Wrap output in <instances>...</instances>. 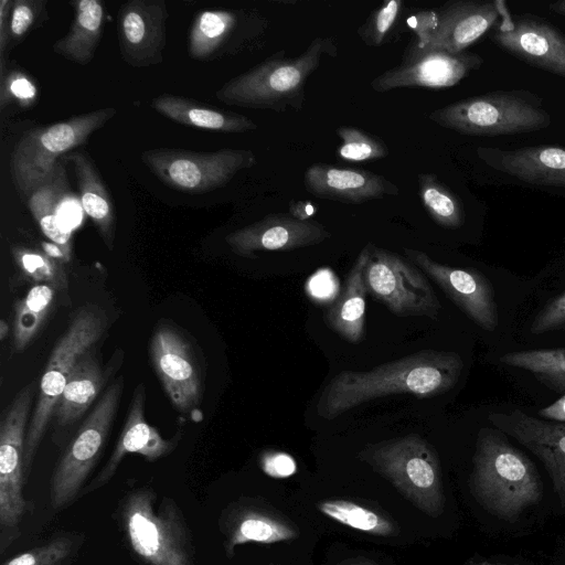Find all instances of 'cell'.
Segmentation results:
<instances>
[{
    "label": "cell",
    "mask_w": 565,
    "mask_h": 565,
    "mask_svg": "<svg viewBox=\"0 0 565 565\" xmlns=\"http://www.w3.org/2000/svg\"><path fill=\"white\" fill-rule=\"evenodd\" d=\"M462 369L463 361L456 352L423 350L370 371H341L322 390L316 411L321 418L332 420L379 397L441 395L458 383Z\"/></svg>",
    "instance_id": "1"
},
{
    "label": "cell",
    "mask_w": 565,
    "mask_h": 565,
    "mask_svg": "<svg viewBox=\"0 0 565 565\" xmlns=\"http://www.w3.org/2000/svg\"><path fill=\"white\" fill-rule=\"evenodd\" d=\"M470 487L478 502L501 519H514L543 495L534 463L497 430L478 434Z\"/></svg>",
    "instance_id": "2"
},
{
    "label": "cell",
    "mask_w": 565,
    "mask_h": 565,
    "mask_svg": "<svg viewBox=\"0 0 565 565\" xmlns=\"http://www.w3.org/2000/svg\"><path fill=\"white\" fill-rule=\"evenodd\" d=\"M324 54L335 55L330 39L316 38L297 57L277 52L249 71L231 78L215 96L223 104L253 109L299 110L305 102V86Z\"/></svg>",
    "instance_id": "3"
},
{
    "label": "cell",
    "mask_w": 565,
    "mask_h": 565,
    "mask_svg": "<svg viewBox=\"0 0 565 565\" xmlns=\"http://www.w3.org/2000/svg\"><path fill=\"white\" fill-rule=\"evenodd\" d=\"M125 535L147 565H195V548L185 516L169 497L143 487L126 494L120 507Z\"/></svg>",
    "instance_id": "4"
},
{
    "label": "cell",
    "mask_w": 565,
    "mask_h": 565,
    "mask_svg": "<svg viewBox=\"0 0 565 565\" xmlns=\"http://www.w3.org/2000/svg\"><path fill=\"white\" fill-rule=\"evenodd\" d=\"M358 457L424 513L434 518L443 513L445 495L438 454L422 436L408 434L370 444Z\"/></svg>",
    "instance_id": "5"
},
{
    "label": "cell",
    "mask_w": 565,
    "mask_h": 565,
    "mask_svg": "<svg viewBox=\"0 0 565 565\" xmlns=\"http://www.w3.org/2000/svg\"><path fill=\"white\" fill-rule=\"evenodd\" d=\"M107 323L103 310L85 306L77 310L55 344L41 377L36 405L28 427L23 457L25 479L76 362L100 339Z\"/></svg>",
    "instance_id": "6"
},
{
    "label": "cell",
    "mask_w": 565,
    "mask_h": 565,
    "mask_svg": "<svg viewBox=\"0 0 565 565\" xmlns=\"http://www.w3.org/2000/svg\"><path fill=\"white\" fill-rule=\"evenodd\" d=\"M117 110L96 109L25 131L13 147L10 171L17 190L25 199L55 172L65 153L84 145Z\"/></svg>",
    "instance_id": "7"
},
{
    "label": "cell",
    "mask_w": 565,
    "mask_h": 565,
    "mask_svg": "<svg viewBox=\"0 0 565 565\" xmlns=\"http://www.w3.org/2000/svg\"><path fill=\"white\" fill-rule=\"evenodd\" d=\"M437 125L471 136H499L535 131L551 117L541 99L524 90L493 92L449 104L431 111Z\"/></svg>",
    "instance_id": "8"
},
{
    "label": "cell",
    "mask_w": 565,
    "mask_h": 565,
    "mask_svg": "<svg viewBox=\"0 0 565 565\" xmlns=\"http://www.w3.org/2000/svg\"><path fill=\"white\" fill-rule=\"evenodd\" d=\"M122 377L115 381L98 399L65 448L50 483V504L55 511L71 505L106 445L122 393Z\"/></svg>",
    "instance_id": "9"
},
{
    "label": "cell",
    "mask_w": 565,
    "mask_h": 565,
    "mask_svg": "<svg viewBox=\"0 0 565 565\" xmlns=\"http://www.w3.org/2000/svg\"><path fill=\"white\" fill-rule=\"evenodd\" d=\"M140 159L166 185L191 194L223 188L256 162L252 150L232 148L209 152L156 148L145 150Z\"/></svg>",
    "instance_id": "10"
},
{
    "label": "cell",
    "mask_w": 565,
    "mask_h": 565,
    "mask_svg": "<svg viewBox=\"0 0 565 565\" xmlns=\"http://www.w3.org/2000/svg\"><path fill=\"white\" fill-rule=\"evenodd\" d=\"M363 276L367 294L397 317L437 319L440 302L428 277L407 257L369 243Z\"/></svg>",
    "instance_id": "11"
},
{
    "label": "cell",
    "mask_w": 565,
    "mask_h": 565,
    "mask_svg": "<svg viewBox=\"0 0 565 565\" xmlns=\"http://www.w3.org/2000/svg\"><path fill=\"white\" fill-rule=\"evenodd\" d=\"M501 22L491 34L499 47L514 57L565 78V35L533 15H511L501 9Z\"/></svg>",
    "instance_id": "12"
},
{
    "label": "cell",
    "mask_w": 565,
    "mask_h": 565,
    "mask_svg": "<svg viewBox=\"0 0 565 565\" xmlns=\"http://www.w3.org/2000/svg\"><path fill=\"white\" fill-rule=\"evenodd\" d=\"M150 360L173 407L192 412L202 396V382L194 352L186 339L167 324L158 327L150 341Z\"/></svg>",
    "instance_id": "13"
},
{
    "label": "cell",
    "mask_w": 565,
    "mask_h": 565,
    "mask_svg": "<svg viewBox=\"0 0 565 565\" xmlns=\"http://www.w3.org/2000/svg\"><path fill=\"white\" fill-rule=\"evenodd\" d=\"M404 253L475 323L488 331L497 329L499 315L494 291L480 271L440 264L418 249L404 248Z\"/></svg>",
    "instance_id": "14"
},
{
    "label": "cell",
    "mask_w": 565,
    "mask_h": 565,
    "mask_svg": "<svg viewBox=\"0 0 565 565\" xmlns=\"http://www.w3.org/2000/svg\"><path fill=\"white\" fill-rule=\"evenodd\" d=\"M164 0H129L118 10V42L122 60L132 67L162 63L167 44Z\"/></svg>",
    "instance_id": "15"
},
{
    "label": "cell",
    "mask_w": 565,
    "mask_h": 565,
    "mask_svg": "<svg viewBox=\"0 0 565 565\" xmlns=\"http://www.w3.org/2000/svg\"><path fill=\"white\" fill-rule=\"evenodd\" d=\"M489 422L534 454L545 466L565 505V423L539 419L520 409L490 413Z\"/></svg>",
    "instance_id": "16"
},
{
    "label": "cell",
    "mask_w": 565,
    "mask_h": 565,
    "mask_svg": "<svg viewBox=\"0 0 565 565\" xmlns=\"http://www.w3.org/2000/svg\"><path fill=\"white\" fill-rule=\"evenodd\" d=\"M481 64L482 58L471 52L427 51L382 73L371 82V86L380 93L405 87L447 88L458 84Z\"/></svg>",
    "instance_id": "17"
},
{
    "label": "cell",
    "mask_w": 565,
    "mask_h": 565,
    "mask_svg": "<svg viewBox=\"0 0 565 565\" xmlns=\"http://www.w3.org/2000/svg\"><path fill=\"white\" fill-rule=\"evenodd\" d=\"M331 236L324 225L300 221L286 213L268 214L225 237L231 249L243 257L257 252L291 250L320 244Z\"/></svg>",
    "instance_id": "18"
},
{
    "label": "cell",
    "mask_w": 565,
    "mask_h": 565,
    "mask_svg": "<svg viewBox=\"0 0 565 565\" xmlns=\"http://www.w3.org/2000/svg\"><path fill=\"white\" fill-rule=\"evenodd\" d=\"M225 554L232 558L238 545L249 542L271 544L294 540L298 527L286 516L256 499L241 498L230 503L218 518Z\"/></svg>",
    "instance_id": "19"
},
{
    "label": "cell",
    "mask_w": 565,
    "mask_h": 565,
    "mask_svg": "<svg viewBox=\"0 0 565 565\" xmlns=\"http://www.w3.org/2000/svg\"><path fill=\"white\" fill-rule=\"evenodd\" d=\"M146 390L142 383L135 388L126 423L117 445L98 475L85 486L81 495L88 494L114 477L118 466L128 454H138L148 461H156L172 452L179 444L181 433L164 439L145 418Z\"/></svg>",
    "instance_id": "20"
},
{
    "label": "cell",
    "mask_w": 565,
    "mask_h": 565,
    "mask_svg": "<svg viewBox=\"0 0 565 565\" xmlns=\"http://www.w3.org/2000/svg\"><path fill=\"white\" fill-rule=\"evenodd\" d=\"M303 183L305 189L316 198L350 204L398 194V188L381 174L327 163L310 166Z\"/></svg>",
    "instance_id": "21"
},
{
    "label": "cell",
    "mask_w": 565,
    "mask_h": 565,
    "mask_svg": "<svg viewBox=\"0 0 565 565\" xmlns=\"http://www.w3.org/2000/svg\"><path fill=\"white\" fill-rule=\"evenodd\" d=\"M503 2L458 0L446 3L438 9L439 25L425 52H465L501 18Z\"/></svg>",
    "instance_id": "22"
},
{
    "label": "cell",
    "mask_w": 565,
    "mask_h": 565,
    "mask_svg": "<svg viewBox=\"0 0 565 565\" xmlns=\"http://www.w3.org/2000/svg\"><path fill=\"white\" fill-rule=\"evenodd\" d=\"M477 153L491 168L521 181L565 188V148L563 147L535 146L512 150L479 147Z\"/></svg>",
    "instance_id": "23"
},
{
    "label": "cell",
    "mask_w": 565,
    "mask_h": 565,
    "mask_svg": "<svg viewBox=\"0 0 565 565\" xmlns=\"http://www.w3.org/2000/svg\"><path fill=\"white\" fill-rule=\"evenodd\" d=\"M95 348L76 362L54 412L53 441L63 445L74 425L97 397L103 385V373Z\"/></svg>",
    "instance_id": "24"
},
{
    "label": "cell",
    "mask_w": 565,
    "mask_h": 565,
    "mask_svg": "<svg viewBox=\"0 0 565 565\" xmlns=\"http://www.w3.org/2000/svg\"><path fill=\"white\" fill-rule=\"evenodd\" d=\"M242 12L234 10H204L191 24L188 52L191 58L211 61L233 52L242 35Z\"/></svg>",
    "instance_id": "25"
},
{
    "label": "cell",
    "mask_w": 565,
    "mask_h": 565,
    "mask_svg": "<svg viewBox=\"0 0 565 565\" xmlns=\"http://www.w3.org/2000/svg\"><path fill=\"white\" fill-rule=\"evenodd\" d=\"M151 107L163 117L189 127L225 134H237L257 128L248 117L198 103L191 98L161 94L151 100Z\"/></svg>",
    "instance_id": "26"
},
{
    "label": "cell",
    "mask_w": 565,
    "mask_h": 565,
    "mask_svg": "<svg viewBox=\"0 0 565 565\" xmlns=\"http://www.w3.org/2000/svg\"><path fill=\"white\" fill-rule=\"evenodd\" d=\"M64 159L72 163L83 211L92 220L104 244L111 250L116 232V210L107 188L87 153L72 151Z\"/></svg>",
    "instance_id": "27"
},
{
    "label": "cell",
    "mask_w": 565,
    "mask_h": 565,
    "mask_svg": "<svg viewBox=\"0 0 565 565\" xmlns=\"http://www.w3.org/2000/svg\"><path fill=\"white\" fill-rule=\"evenodd\" d=\"M367 249L364 246L348 274L343 288L324 313L326 324L345 341L358 344L364 334L366 287L363 276Z\"/></svg>",
    "instance_id": "28"
},
{
    "label": "cell",
    "mask_w": 565,
    "mask_h": 565,
    "mask_svg": "<svg viewBox=\"0 0 565 565\" xmlns=\"http://www.w3.org/2000/svg\"><path fill=\"white\" fill-rule=\"evenodd\" d=\"M74 18L68 32L53 44V51L65 60L87 65L99 44L106 12L100 0H75L71 2Z\"/></svg>",
    "instance_id": "29"
},
{
    "label": "cell",
    "mask_w": 565,
    "mask_h": 565,
    "mask_svg": "<svg viewBox=\"0 0 565 565\" xmlns=\"http://www.w3.org/2000/svg\"><path fill=\"white\" fill-rule=\"evenodd\" d=\"M65 169L62 161L52 177L26 198V205L42 233L63 252L65 260L71 259L72 231L60 220V203L65 194Z\"/></svg>",
    "instance_id": "30"
},
{
    "label": "cell",
    "mask_w": 565,
    "mask_h": 565,
    "mask_svg": "<svg viewBox=\"0 0 565 565\" xmlns=\"http://www.w3.org/2000/svg\"><path fill=\"white\" fill-rule=\"evenodd\" d=\"M56 289L53 286L34 285L17 305L13 320V349L28 348L42 329L53 309Z\"/></svg>",
    "instance_id": "31"
},
{
    "label": "cell",
    "mask_w": 565,
    "mask_h": 565,
    "mask_svg": "<svg viewBox=\"0 0 565 565\" xmlns=\"http://www.w3.org/2000/svg\"><path fill=\"white\" fill-rule=\"evenodd\" d=\"M499 361L531 372L546 386L565 392V349H537L505 353Z\"/></svg>",
    "instance_id": "32"
},
{
    "label": "cell",
    "mask_w": 565,
    "mask_h": 565,
    "mask_svg": "<svg viewBox=\"0 0 565 565\" xmlns=\"http://www.w3.org/2000/svg\"><path fill=\"white\" fill-rule=\"evenodd\" d=\"M418 195L427 213L438 225L457 228L463 224L461 201L435 174H418Z\"/></svg>",
    "instance_id": "33"
},
{
    "label": "cell",
    "mask_w": 565,
    "mask_h": 565,
    "mask_svg": "<svg viewBox=\"0 0 565 565\" xmlns=\"http://www.w3.org/2000/svg\"><path fill=\"white\" fill-rule=\"evenodd\" d=\"M320 512L345 526L379 536L398 533L386 516L349 500H324L318 503Z\"/></svg>",
    "instance_id": "34"
},
{
    "label": "cell",
    "mask_w": 565,
    "mask_h": 565,
    "mask_svg": "<svg viewBox=\"0 0 565 565\" xmlns=\"http://www.w3.org/2000/svg\"><path fill=\"white\" fill-rule=\"evenodd\" d=\"M12 256L21 271L35 285L45 284L56 290L67 288V279L62 260L49 255L44 250L29 247H12Z\"/></svg>",
    "instance_id": "35"
},
{
    "label": "cell",
    "mask_w": 565,
    "mask_h": 565,
    "mask_svg": "<svg viewBox=\"0 0 565 565\" xmlns=\"http://www.w3.org/2000/svg\"><path fill=\"white\" fill-rule=\"evenodd\" d=\"M337 135L342 140L338 156L345 161L362 162L385 158L388 148L385 142L359 128L341 126Z\"/></svg>",
    "instance_id": "36"
},
{
    "label": "cell",
    "mask_w": 565,
    "mask_h": 565,
    "mask_svg": "<svg viewBox=\"0 0 565 565\" xmlns=\"http://www.w3.org/2000/svg\"><path fill=\"white\" fill-rule=\"evenodd\" d=\"M76 548V539L61 535L23 552L3 565H64Z\"/></svg>",
    "instance_id": "37"
},
{
    "label": "cell",
    "mask_w": 565,
    "mask_h": 565,
    "mask_svg": "<svg viewBox=\"0 0 565 565\" xmlns=\"http://www.w3.org/2000/svg\"><path fill=\"white\" fill-rule=\"evenodd\" d=\"M38 86L33 78L20 70H9L0 73V109L9 104H17L23 109L36 104Z\"/></svg>",
    "instance_id": "38"
},
{
    "label": "cell",
    "mask_w": 565,
    "mask_h": 565,
    "mask_svg": "<svg viewBox=\"0 0 565 565\" xmlns=\"http://www.w3.org/2000/svg\"><path fill=\"white\" fill-rule=\"evenodd\" d=\"M45 0H13L10 12V45H17L46 18Z\"/></svg>",
    "instance_id": "39"
},
{
    "label": "cell",
    "mask_w": 565,
    "mask_h": 565,
    "mask_svg": "<svg viewBox=\"0 0 565 565\" xmlns=\"http://www.w3.org/2000/svg\"><path fill=\"white\" fill-rule=\"evenodd\" d=\"M402 8V0H388L377 8L358 31L363 42L372 46L382 45L398 19Z\"/></svg>",
    "instance_id": "40"
},
{
    "label": "cell",
    "mask_w": 565,
    "mask_h": 565,
    "mask_svg": "<svg viewBox=\"0 0 565 565\" xmlns=\"http://www.w3.org/2000/svg\"><path fill=\"white\" fill-rule=\"evenodd\" d=\"M406 23L416 39L406 50L403 61L412 60L427 50L439 25V11L419 10L409 15Z\"/></svg>",
    "instance_id": "41"
},
{
    "label": "cell",
    "mask_w": 565,
    "mask_h": 565,
    "mask_svg": "<svg viewBox=\"0 0 565 565\" xmlns=\"http://www.w3.org/2000/svg\"><path fill=\"white\" fill-rule=\"evenodd\" d=\"M561 329H565V290L546 303L535 316L530 327V331L533 334H542Z\"/></svg>",
    "instance_id": "42"
},
{
    "label": "cell",
    "mask_w": 565,
    "mask_h": 565,
    "mask_svg": "<svg viewBox=\"0 0 565 565\" xmlns=\"http://www.w3.org/2000/svg\"><path fill=\"white\" fill-rule=\"evenodd\" d=\"M260 468L271 478H288L297 471L294 458L280 451L265 452L260 458Z\"/></svg>",
    "instance_id": "43"
},
{
    "label": "cell",
    "mask_w": 565,
    "mask_h": 565,
    "mask_svg": "<svg viewBox=\"0 0 565 565\" xmlns=\"http://www.w3.org/2000/svg\"><path fill=\"white\" fill-rule=\"evenodd\" d=\"M13 0L0 1V73L4 70V54L10 47V12Z\"/></svg>",
    "instance_id": "44"
},
{
    "label": "cell",
    "mask_w": 565,
    "mask_h": 565,
    "mask_svg": "<svg viewBox=\"0 0 565 565\" xmlns=\"http://www.w3.org/2000/svg\"><path fill=\"white\" fill-rule=\"evenodd\" d=\"M539 414L553 422L565 423V394L551 405L540 409Z\"/></svg>",
    "instance_id": "45"
},
{
    "label": "cell",
    "mask_w": 565,
    "mask_h": 565,
    "mask_svg": "<svg viewBox=\"0 0 565 565\" xmlns=\"http://www.w3.org/2000/svg\"><path fill=\"white\" fill-rule=\"evenodd\" d=\"M290 215L300 221H309L316 214L317 207L310 201H296L289 205Z\"/></svg>",
    "instance_id": "46"
},
{
    "label": "cell",
    "mask_w": 565,
    "mask_h": 565,
    "mask_svg": "<svg viewBox=\"0 0 565 565\" xmlns=\"http://www.w3.org/2000/svg\"><path fill=\"white\" fill-rule=\"evenodd\" d=\"M550 9L554 12L565 15V1H558L550 4Z\"/></svg>",
    "instance_id": "47"
},
{
    "label": "cell",
    "mask_w": 565,
    "mask_h": 565,
    "mask_svg": "<svg viewBox=\"0 0 565 565\" xmlns=\"http://www.w3.org/2000/svg\"><path fill=\"white\" fill-rule=\"evenodd\" d=\"M9 334V324L4 319L0 321V340L3 341L6 337Z\"/></svg>",
    "instance_id": "48"
},
{
    "label": "cell",
    "mask_w": 565,
    "mask_h": 565,
    "mask_svg": "<svg viewBox=\"0 0 565 565\" xmlns=\"http://www.w3.org/2000/svg\"><path fill=\"white\" fill-rule=\"evenodd\" d=\"M348 565H374V564L371 563L370 561L353 559V561H349Z\"/></svg>",
    "instance_id": "49"
},
{
    "label": "cell",
    "mask_w": 565,
    "mask_h": 565,
    "mask_svg": "<svg viewBox=\"0 0 565 565\" xmlns=\"http://www.w3.org/2000/svg\"><path fill=\"white\" fill-rule=\"evenodd\" d=\"M269 565H277V564H275V563H270Z\"/></svg>",
    "instance_id": "50"
},
{
    "label": "cell",
    "mask_w": 565,
    "mask_h": 565,
    "mask_svg": "<svg viewBox=\"0 0 565 565\" xmlns=\"http://www.w3.org/2000/svg\"><path fill=\"white\" fill-rule=\"evenodd\" d=\"M484 565H488V564H484Z\"/></svg>",
    "instance_id": "51"
}]
</instances>
